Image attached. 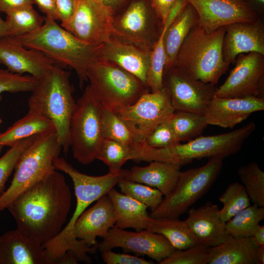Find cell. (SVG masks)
Wrapping results in <instances>:
<instances>
[{
    "label": "cell",
    "mask_w": 264,
    "mask_h": 264,
    "mask_svg": "<svg viewBox=\"0 0 264 264\" xmlns=\"http://www.w3.org/2000/svg\"><path fill=\"white\" fill-rule=\"evenodd\" d=\"M71 207L70 188L55 170L21 194L7 209L16 229L43 244L62 231Z\"/></svg>",
    "instance_id": "6da1fadb"
},
{
    "label": "cell",
    "mask_w": 264,
    "mask_h": 264,
    "mask_svg": "<svg viewBox=\"0 0 264 264\" xmlns=\"http://www.w3.org/2000/svg\"><path fill=\"white\" fill-rule=\"evenodd\" d=\"M256 124L250 122L227 133L199 136L184 144L165 148H154L142 143L131 150V160L160 161L182 166L195 159H224L238 153L245 141L254 132Z\"/></svg>",
    "instance_id": "7a4b0ae2"
},
{
    "label": "cell",
    "mask_w": 264,
    "mask_h": 264,
    "mask_svg": "<svg viewBox=\"0 0 264 264\" xmlns=\"http://www.w3.org/2000/svg\"><path fill=\"white\" fill-rule=\"evenodd\" d=\"M16 37L24 46L40 51L55 64L73 69L81 87L88 81L87 72L89 67L100 60L103 45L84 42L59 25L55 20L45 17L38 30Z\"/></svg>",
    "instance_id": "3957f363"
},
{
    "label": "cell",
    "mask_w": 264,
    "mask_h": 264,
    "mask_svg": "<svg viewBox=\"0 0 264 264\" xmlns=\"http://www.w3.org/2000/svg\"><path fill=\"white\" fill-rule=\"evenodd\" d=\"M226 26L207 32L198 23L190 30L177 52L173 66L205 83L218 84L229 64L222 55Z\"/></svg>",
    "instance_id": "277c9868"
},
{
    "label": "cell",
    "mask_w": 264,
    "mask_h": 264,
    "mask_svg": "<svg viewBox=\"0 0 264 264\" xmlns=\"http://www.w3.org/2000/svg\"><path fill=\"white\" fill-rule=\"evenodd\" d=\"M70 75L69 72L55 64L39 80L28 101L29 110L39 113L51 121L66 153L70 148L69 124L76 107Z\"/></svg>",
    "instance_id": "5b68a950"
},
{
    "label": "cell",
    "mask_w": 264,
    "mask_h": 264,
    "mask_svg": "<svg viewBox=\"0 0 264 264\" xmlns=\"http://www.w3.org/2000/svg\"><path fill=\"white\" fill-rule=\"evenodd\" d=\"M62 149L55 132L37 135L20 157L11 183L0 195V211L22 192L56 170L54 160Z\"/></svg>",
    "instance_id": "8992f818"
},
{
    "label": "cell",
    "mask_w": 264,
    "mask_h": 264,
    "mask_svg": "<svg viewBox=\"0 0 264 264\" xmlns=\"http://www.w3.org/2000/svg\"><path fill=\"white\" fill-rule=\"evenodd\" d=\"M56 169L63 171L71 178L74 185L76 205L74 212L62 231L54 238L45 243L46 250L51 254L59 255L65 253L70 245V235L78 218L93 202L108 192L125 178L128 170L122 169L119 174L93 176L81 173L63 157L55 158Z\"/></svg>",
    "instance_id": "52a82bcc"
},
{
    "label": "cell",
    "mask_w": 264,
    "mask_h": 264,
    "mask_svg": "<svg viewBox=\"0 0 264 264\" xmlns=\"http://www.w3.org/2000/svg\"><path fill=\"white\" fill-rule=\"evenodd\" d=\"M90 90L103 107L113 111L135 103L148 87L138 78L117 65L100 60L87 72Z\"/></svg>",
    "instance_id": "ba28073f"
},
{
    "label": "cell",
    "mask_w": 264,
    "mask_h": 264,
    "mask_svg": "<svg viewBox=\"0 0 264 264\" xmlns=\"http://www.w3.org/2000/svg\"><path fill=\"white\" fill-rule=\"evenodd\" d=\"M223 159L209 158L201 167L181 172L173 189L150 216L154 219L179 218L209 190L222 169Z\"/></svg>",
    "instance_id": "9c48e42d"
},
{
    "label": "cell",
    "mask_w": 264,
    "mask_h": 264,
    "mask_svg": "<svg viewBox=\"0 0 264 264\" xmlns=\"http://www.w3.org/2000/svg\"><path fill=\"white\" fill-rule=\"evenodd\" d=\"M163 27L149 0H127L114 11L112 38L151 51Z\"/></svg>",
    "instance_id": "30bf717a"
},
{
    "label": "cell",
    "mask_w": 264,
    "mask_h": 264,
    "mask_svg": "<svg viewBox=\"0 0 264 264\" xmlns=\"http://www.w3.org/2000/svg\"><path fill=\"white\" fill-rule=\"evenodd\" d=\"M102 109V106L88 85L76 102L69 130L73 156L82 164H89L96 159L103 139L100 122Z\"/></svg>",
    "instance_id": "8fae6325"
},
{
    "label": "cell",
    "mask_w": 264,
    "mask_h": 264,
    "mask_svg": "<svg viewBox=\"0 0 264 264\" xmlns=\"http://www.w3.org/2000/svg\"><path fill=\"white\" fill-rule=\"evenodd\" d=\"M175 111L169 94L164 87L156 92H146L133 105L114 112L135 139L144 143L146 137Z\"/></svg>",
    "instance_id": "7c38bea8"
},
{
    "label": "cell",
    "mask_w": 264,
    "mask_h": 264,
    "mask_svg": "<svg viewBox=\"0 0 264 264\" xmlns=\"http://www.w3.org/2000/svg\"><path fill=\"white\" fill-rule=\"evenodd\" d=\"M114 14L98 0H76L73 14L63 28L84 42L103 44L112 38Z\"/></svg>",
    "instance_id": "4fadbf2b"
},
{
    "label": "cell",
    "mask_w": 264,
    "mask_h": 264,
    "mask_svg": "<svg viewBox=\"0 0 264 264\" xmlns=\"http://www.w3.org/2000/svg\"><path fill=\"white\" fill-rule=\"evenodd\" d=\"M116 216L113 204L107 195L96 201L78 218L70 235V250L75 258L82 257L86 246H96L98 237L103 238L115 225Z\"/></svg>",
    "instance_id": "5bb4252c"
},
{
    "label": "cell",
    "mask_w": 264,
    "mask_h": 264,
    "mask_svg": "<svg viewBox=\"0 0 264 264\" xmlns=\"http://www.w3.org/2000/svg\"><path fill=\"white\" fill-rule=\"evenodd\" d=\"M163 82L175 110L203 115L217 89L216 85L194 79L175 67L164 72Z\"/></svg>",
    "instance_id": "9a60e30c"
},
{
    "label": "cell",
    "mask_w": 264,
    "mask_h": 264,
    "mask_svg": "<svg viewBox=\"0 0 264 264\" xmlns=\"http://www.w3.org/2000/svg\"><path fill=\"white\" fill-rule=\"evenodd\" d=\"M235 67L215 96L222 98L264 97V55L257 52L240 54Z\"/></svg>",
    "instance_id": "2e32d148"
},
{
    "label": "cell",
    "mask_w": 264,
    "mask_h": 264,
    "mask_svg": "<svg viewBox=\"0 0 264 264\" xmlns=\"http://www.w3.org/2000/svg\"><path fill=\"white\" fill-rule=\"evenodd\" d=\"M96 246L100 252L121 247L127 252L147 256L158 264L176 250L162 235L147 229L129 231L115 226L109 230L103 240L98 242Z\"/></svg>",
    "instance_id": "e0dca14e"
},
{
    "label": "cell",
    "mask_w": 264,
    "mask_h": 264,
    "mask_svg": "<svg viewBox=\"0 0 264 264\" xmlns=\"http://www.w3.org/2000/svg\"><path fill=\"white\" fill-rule=\"evenodd\" d=\"M195 8L198 22L208 32L236 22L253 21L261 16L240 0H187Z\"/></svg>",
    "instance_id": "ac0fdd59"
},
{
    "label": "cell",
    "mask_w": 264,
    "mask_h": 264,
    "mask_svg": "<svg viewBox=\"0 0 264 264\" xmlns=\"http://www.w3.org/2000/svg\"><path fill=\"white\" fill-rule=\"evenodd\" d=\"M0 64L12 72L27 73L40 80L55 63L40 51L27 48L16 37L8 35L0 38Z\"/></svg>",
    "instance_id": "d6986e66"
},
{
    "label": "cell",
    "mask_w": 264,
    "mask_h": 264,
    "mask_svg": "<svg viewBox=\"0 0 264 264\" xmlns=\"http://www.w3.org/2000/svg\"><path fill=\"white\" fill-rule=\"evenodd\" d=\"M264 110V97L222 98L214 96L203 116L208 125L233 128L252 113Z\"/></svg>",
    "instance_id": "ffe728a7"
},
{
    "label": "cell",
    "mask_w": 264,
    "mask_h": 264,
    "mask_svg": "<svg viewBox=\"0 0 264 264\" xmlns=\"http://www.w3.org/2000/svg\"><path fill=\"white\" fill-rule=\"evenodd\" d=\"M222 50L224 61L229 64L240 54L254 52L264 55V25L262 18L226 26Z\"/></svg>",
    "instance_id": "44dd1931"
},
{
    "label": "cell",
    "mask_w": 264,
    "mask_h": 264,
    "mask_svg": "<svg viewBox=\"0 0 264 264\" xmlns=\"http://www.w3.org/2000/svg\"><path fill=\"white\" fill-rule=\"evenodd\" d=\"M219 210L218 205L209 201L198 208L188 210L185 221L199 244L213 247L230 236L226 230V222L220 218Z\"/></svg>",
    "instance_id": "7402d4cb"
},
{
    "label": "cell",
    "mask_w": 264,
    "mask_h": 264,
    "mask_svg": "<svg viewBox=\"0 0 264 264\" xmlns=\"http://www.w3.org/2000/svg\"><path fill=\"white\" fill-rule=\"evenodd\" d=\"M0 264H48L42 244L16 229L0 236Z\"/></svg>",
    "instance_id": "603a6c76"
},
{
    "label": "cell",
    "mask_w": 264,
    "mask_h": 264,
    "mask_svg": "<svg viewBox=\"0 0 264 264\" xmlns=\"http://www.w3.org/2000/svg\"><path fill=\"white\" fill-rule=\"evenodd\" d=\"M151 54V51L141 49L112 38L110 42L103 44L100 60L117 65L138 78L146 86Z\"/></svg>",
    "instance_id": "cb8c5ba5"
},
{
    "label": "cell",
    "mask_w": 264,
    "mask_h": 264,
    "mask_svg": "<svg viewBox=\"0 0 264 264\" xmlns=\"http://www.w3.org/2000/svg\"><path fill=\"white\" fill-rule=\"evenodd\" d=\"M181 166L172 163L153 161L146 166L132 167L124 179L157 189L165 197L175 187L181 173Z\"/></svg>",
    "instance_id": "d4e9b609"
},
{
    "label": "cell",
    "mask_w": 264,
    "mask_h": 264,
    "mask_svg": "<svg viewBox=\"0 0 264 264\" xmlns=\"http://www.w3.org/2000/svg\"><path fill=\"white\" fill-rule=\"evenodd\" d=\"M259 246L252 237L230 236L222 243L209 248L208 264H256Z\"/></svg>",
    "instance_id": "484cf974"
},
{
    "label": "cell",
    "mask_w": 264,
    "mask_h": 264,
    "mask_svg": "<svg viewBox=\"0 0 264 264\" xmlns=\"http://www.w3.org/2000/svg\"><path fill=\"white\" fill-rule=\"evenodd\" d=\"M114 206L115 226L121 229L133 228L136 231L147 229L150 218L147 206L114 188L107 194Z\"/></svg>",
    "instance_id": "4316f807"
},
{
    "label": "cell",
    "mask_w": 264,
    "mask_h": 264,
    "mask_svg": "<svg viewBox=\"0 0 264 264\" xmlns=\"http://www.w3.org/2000/svg\"><path fill=\"white\" fill-rule=\"evenodd\" d=\"M198 22L196 11L188 3L169 25L164 36L166 63L164 72L173 67L181 44Z\"/></svg>",
    "instance_id": "83f0119b"
},
{
    "label": "cell",
    "mask_w": 264,
    "mask_h": 264,
    "mask_svg": "<svg viewBox=\"0 0 264 264\" xmlns=\"http://www.w3.org/2000/svg\"><path fill=\"white\" fill-rule=\"evenodd\" d=\"M51 132L55 130L48 118L37 112L28 110L24 117L0 133V145L10 147L21 139Z\"/></svg>",
    "instance_id": "f1b7e54d"
},
{
    "label": "cell",
    "mask_w": 264,
    "mask_h": 264,
    "mask_svg": "<svg viewBox=\"0 0 264 264\" xmlns=\"http://www.w3.org/2000/svg\"><path fill=\"white\" fill-rule=\"evenodd\" d=\"M147 229L164 236L176 250L199 244L185 220L177 219H154L150 217Z\"/></svg>",
    "instance_id": "f546056e"
},
{
    "label": "cell",
    "mask_w": 264,
    "mask_h": 264,
    "mask_svg": "<svg viewBox=\"0 0 264 264\" xmlns=\"http://www.w3.org/2000/svg\"><path fill=\"white\" fill-rule=\"evenodd\" d=\"M181 10V7L178 4L172 8L161 34L151 51L150 65L146 77V86L151 92L158 91L164 87L163 79L166 63L164 36L169 25Z\"/></svg>",
    "instance_id": "4dcf8cb0"
},
{
    "label": "cell",
    "mask_w": 264,
    "mask_h": 264,
    "mask_svg": "<svg viewBox=\"0 0 264 264\" xmlns=\"http://www.w3.org/2000/svg\"><path fill=\"white\" fill-rule=\"evenodd\" d=\"M5 22L10 35L21 36L38 30L44 24L45 17L40 15L30 5L18 8L6 13Z\"/></svg>",
    "instance_id": "1f68e13d"
},
{
    "label": "cell",
    "mask_w": 264,
    "mask_h": 264,
    "mask_svg": "<svg viewBox=\"0 0 264 264\" xmlns=\"http://www.w3.org/2000/svg\"><path fill=\"white\" fill-rule=\"evenodd\" d=\"M167 120L180 143L201 135L208 125L203 115L184 111L175 110Z\"/></svg>",
    "instance_id": "d6a6232c"
},
{
    "label": "cell",
    "mask_w": 264,
    "mask_h": 264,
    "mask_svg": "<svg viewBox=\"0 0 264 264\" xmlns=\"http://www.w3.org/2000/svg\"><path fill=\"white\" fill-rule=\"evenodd\" d=\"M264 219V207L253 204L227 221L225 224L226 230L232 237H252L260 222Z\"/></svg>",
    "instance_id": "836d02e7"
},
{
    "label": "cell",
    "mask_w": 264,
    "mask_h": 264,
    "mask_svg": "<svg viewBox=\"0 0 264 264\" xmlns=\"http://www.w3.org/2000/svg\"><path fill=\"white\" fill-rule=\"evenodd\" d=\"M100 122L103 138L115 140L131 149L141 143L135 139L127 127L114 111L103 106Z\"/></svg>",
    "instance_id": "e575fe53"
},
{
    "label": "cell",
    "mask_w": 264,
    "mask_h": 264,
    "mask_svg": "<svg viewBox=\"0 0 264 264\" xmlns=\"http://www.w3.org/2000/svg\"><path fill=\"white\" fill-rule=\"evenodd\" d=\"M250 200L264 207V172L255 162L240 166L237 171Z\"/></svg>",
    "instance_id": "d590c367"
},
{
    "label": "cell",
    "mask_w": 264,
    "mask_h": 264,
    "mask_svg": "<svg viewBox=\"0 0 264 264\" xmlns=\"http://www.w3.org/2000/svg\"><path fill=\"white\" fill-rule=\"evenodd\" d=\"M223 206L219 210L220 219L226 222L243 209L250 205V199L242 184H230L219 198Z\"/></svg>",
    "instance_id": "8d00e7d4"
},
{
    "label": "cell",
    "mask_w": 264,
    "mask_h": 264,
    "mask_svg": "<svg viewBox=\"0 0 264 264\" xmlns=\"http://www.w3.org/2000/svg\"><path fill=\"white\" fill-rule=\"evenodd\" d=\"M96 159L102 161L109 167V173L117 174L122 170L123 165L131 160V149L115 140L103 138Z\"/></svg>",
    "instance_id": "74e56055"
},
{
    "label": "cell",
    "mask_w": 264,
    "mask_h": 264,
    "mask_svg": "<svg viewBox=\"0 0 264 264\" xmlns=\"http://www.w3.org/2000/svg\"><path fill=\"white\" fill-rule=\"evenodd\" d=\"M121 192L144 204L151 211L161 203L163 195L160 191L144 184L123 179L118 183Z\"/></svg>",
    "instance_id": "f35d334b"
},
{
    "label": "cell",
    "mask_w": 264,
    "mask_h": 264,
    "mask_svg": "<svg viewBox=\"0 0 264 264\" xmlns=\"http://www.w3.org/2000/svg\"><path fill=\"white\" fill-rule=\"evenodd\" d=\"M36 136L24 138L15 142L0 158V195L3 192L5 183L15 169L21 154Z\"/></svg>",
    "instance_id": "ab89813d"
},
{
    "label": "cell",
    "mask_w": 264,
    "mask_h": 264,
    "mask_svg": "<svg viewBox=\"0 0 264 264\" xmlns=\"http://www.w3.org/2000/svg\"><path fill=\"white\" fill-rule=\"evenodd\" d=\"M38 82V79L30 75H23L12 72L7 69L0 68V101L1 93L5 92L32 91Z\"/></svg>",
    "instance_id": "60d3db41"
},
{
    "label": "cell",
    "mask_w": 264,
    "mask_h": 264,
    "mask_svg": "<svg viewBox=\"0 0 264 264\" xmlns=\"http://www.w3.org/2000/svg\"><path fill=\"white\" fill-rule=\"evenodd\" d=\"M209 248L198 244L184 250H176L159 264H208Z\"/></svg>",
    "instance_id": "b9f144b4"
},
{
    "label": "cell",
    "mask_w": 264,
    "mask_h": 264,
    "mask_svg": "<svg viewBox=\"0 0 264 264\" xmlns=\"http://www.w3.org/2000/svg\"><path fill=\"white\" fill-rule=\"evenodd\" d=\"M147 146L154 148H165L177 145L178 140L169 122L166 120L159 124L146 137Z\"/></svg>",
    "instance_id": "7bdbcfd3"
},
{
    "label": "cell",
    "mask_w": 264,
    "mask_h": 264,
    "mask_svg": "<svg viewBox=\"0 0 264 264\" xmlns=\"http://www.w3.org/2000/svg\"><path fill=\"white\" fill-rule=\"evenodd\" d=\"M104 262L107 264H152L153 261L143 258L127 254H121L107 250L101 252Z\"/></svg>",
    "instance_id": "ee69618b"
},
{
    "label": "cell",
    "mask_w": 264,
    "mask_h": 264,
    "mask_svg": "<svg viewBox=\"0 0 264 264\" xmlns=\"http://www.w3.org/2000/svg\"><path fill=\"white\" fill-rule=\"evenodd\" d=\"M76 0H54L58 20L64 27L71 19L75 9Z\"/></svg>",
    "instance_id": "f6af8a7d"
},
{
    "label": "cell",
    "mask_w": 264,
    "mask_h": 264,
    "mask_svg": "<svg viewBox=\"0 0 264 264\" xmlns=\"http://www.w3.org/2000/svg\"><path fill=\"white\" fill-rule=\"evenodd\" d=\"M177 0H149L155 14L163 25L167 22L170 12Z\"/></svg>",
    "instance_id": "bcb514c9"
},
{
    "label": "cell",
    "mask_w": 264,
    "mask_h": 264,
    "mask_svg": "<svg viewBox=\"0 0 264 264\" xmlns=\"http://www.w3.org/2000/svg\"><path fill=\"white\" fill-rule=\"evenodd\" d=\"M33 4H36L39 9L45 14V17L58 20L54 0H31Z\"/></svg>",
    "instance_id": "7dc6e473"
},
{
    "label": "cell",
    "mask_w": 264,
    "mask_h": 264,
    "mask_svg": "<svg viewBox=\"0 0 264 264\" xmlns=\"http://www.w3.org/2000/svg\"><path fill=\"white\" fill-rule=\"evenodd\" d=\"M33 4L31 0H0V12L6 13L13 9Z\"/></svg>",
    "instance_id": "c3c4849f"
},
{
    "label": "cell",
    "mask_w": 264,
    "mask_h": 264,
    "mask_svg": "<svg viewBox=\"0 0 264 264\" xmlns=\"http://www.w3.org/2000/svg\"><path fill=\"white\" fill-rule=\"evenodd\" d=\"M246 4L260 15L264 12V0H245Z\"/></svg>",
    "instance_id": "681fc988"
},
{
    "label": "cell",
    "mask_w": 264,
    "mask_h": 264,
    "mask_svg": "<svg viewBox=\"0 0 264 264\" xmlns=\"http://www.w3.org/2000/svg\"><path fill=\"white\" fill-rule=\"evenodd\" d=\"M252 237L259 246L264 245V225H259Z\"/></svg>",
    "instance_id": "f907efd6"
},
{
    "label": "cell",
    "mask_w": 264,
    "mask_h": 264,
    "mask_svg": "<svg viewBox=\"0 0 264 264\" xmlns=\"http://www.w3.org/2000/svg\"><path fill=\"white\" fill-rule=\"evenodd\" d=\"M104 4L111 7L114 11L127 0H98Z\"/></svg>",
    "instance_id": "816d5d0a"
},
{
    "label": "cell",
    "mask_w": 264,
    "mask_h": 264,
    "mask_svg": "<svg viewBox=\"0 0 264 264\" xmlns=\"http://www.w3.org/2000/svg\"><path fill=\"white\" fill-rule=\"evenodd\" d=\"M264 264V245L259 246L256 251V264Z\"/></svg>",
    "instance_id": "f5cc1de1"
},
{
    "label": "cell",
    "mask_w": 264,
    "mask_h": 264,
    "mask_svg": "<svg viewBox=\"0 0 264 264\" xmlns=\"http://www.w3.org/2000/svg\"><path fill=\"white\" fill-rule=\"evenodd\" d=\"M8 35H10L7 27L5 21L2 19L0 14V38Z\"/></svg>",
    "instance_id": "db71d44e"
},
{
    "label": "cell",
    "mask_w": 264,
    "mask_h": 264,
    "mask_svg": "<svg viewBox=\"0 0 264 264\" xmlns=\"http://www.w3.org/2000/svg\"><path fill=\"white\" fill-rule=\"evenodd\" d=\"M3 147V146L0 145V152L1 150V149H2Z\"/></svg>",
    "instance_id": "11a10c76"
},
{
    "label": "cell",
    "mask_w": 264,
    "mask_h": 264,
    "mask_svg": "<svg viewBox=\"0 0 264 264\" xmlns=\"http://www.w3.org/2000/svg\"><path fill=\"white\" fill-rule=\"evenodd\" d=\"M242 0V1H243L245 2H246L245 0Z\"/></svg>",
    "instance_id": "9f6ffc18"
},
{
    "label": "cell",
    "mask_w": 264,
    "mask_h": 264,
    "mask_svg": "<svg viewBox=\"0 0 264 264\" xmlns=\"http://www.w3.org/2000/svg\"><path fill=\"white\" fill-rule=\"evenodd\" d=\"M1 119L0 118V123L1 122Z\"/></svg>",
    "instance_id": "6f0895ef"
}]
</instances>
